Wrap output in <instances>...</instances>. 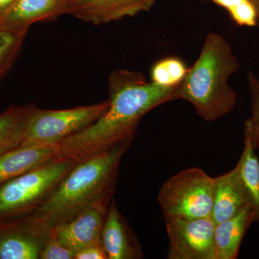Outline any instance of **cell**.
<instances>
[{"mask_svg": "<svg viewBox=\"0 0 259 259\" xmlns=\"http://www.w3.org/2000/svg\"><path fill=\"white\" fill-rule=\"evenodd\" d=\"M107 111L88 127L56 146V159L79 162L104 152L115 145L134 139L140 121L146 113L174 100L176 88L148 82L141 73L118 70L109 76Z\"/></svg>", "mask_w": 259, "mask_h": 259, "instance_id": "obj_1", "label": "cell"}, {"mask_svg": "<svg viewBox=\"0 0 259 259\" xmlns=\"http://www.w3.org/2000/svg\"><path fill=\"white\" fill-rule=\"evenodd\" d=\"M133 139L76 162L42 204L25 215L31 222L52 230L100 202H110L115 194L119 166Z\"/></svg>", "mask_w": 259, "mask_h": 259, "instance_id": "obj_2", "label": "cell"}, {"mask_svg": "<svg viewBox=\"0 0 259 259\" xmlns=\"http://www.w3.org/2000/svg\"><path fill=\"white\" fill-rule=\"evenodd\" d=\"M239 68L229 42L209 32L198 59L174 91V100L190 102L207 122L221 119L236 107L238 95L228 79Z\"/></svg>", "mask_w": 259, "mask_h": 259, "instance_id": "obj_3", "label": "cell"}, {"mask_svg": "<svg viewBox=\"0 0 259 259\" xmlns=\"http://www.w3.org/2000/svg\"><path fill=\"white\" fill-rule=\"evenodd\" d=\"M76 163L55 159L0 185V221L33 212Z\"/></svg>", "mask_w": 259, "mask_h": 259, "instance_id": "obj_4", "label": "cell"}, {"mask_svg": "<svg viewBox=\"0 0 259 259\" xmlns=\"http://www.w3.org/2000/svg\"><path fill=\"white\" fill-rule=\"evenodd\" d=\"M214 189V178L201 168L180 171L168 179L158 193L163 217H212Z\"/></svg>", "mask_w": 259, "mask_h": 259, "instance_id": "obj_5", "label": "cell"}, {"mask_svg": "<svg viewBox=\"0 0 259 259\" xmlns=\"http://www.w3.org/2000/svg\"><path fill=\"white\" fill-rule=\"evenodd\" d=\"M110 100L66 110L34 108L21 146H56L88 127L108 109Z\"/></svg>", "mask_w": 259, "mask_h": 259, "instance_id": "obj_6", "label": "cell"}, {"mask_svg": "<svg viewBox=\"0 0 259 259\" xmlns=\"http://www.w3.org/2000/svg\"><path fill=\"white\" fill-rule=\"evenodd\" d=\"M169 259H217L212 217L164 218Z\"/></svg>", "mask_w": 259, "mask_h": 259, "instance_id": "obj_7", "label": "cell"}, {"mask_svg": "<svg viewBox=\"0 0 259 259\" xmlns=\"http://www.w3.org/2000/svg\"><path fill=\"white\" fill-rule=\"evenodd\" d=\"M51 230L23 216L0 221V259H40Z\"/></svg>", "mask_w": 259, "mask_h": 259, "instance_id": "obj_8", "label": "cell"}, {"mask_svg": "<svg viewBox=\"0 0 259 259\" xmlns=\"http://www.w3.org/2000/svg\"><path fill=\"white\" fill-rule=\"evenodd\" d=\"M110 202H100L90 206L71 221L51 230L58 241L76 252L101 244V232Z\"/></svg>", "mask_w": 259, "mask_h": 259, "instance_id": "obj_9", "label": "cell"}, {"mask_svg": "<svg viewBox=\"0 0 259 259\" xmlns=\"http://www.w3.org/2000/svg\"><path fill=\"white\" fill-rule=\"evenodd\" d=\"M156 0H69L68 14L100 25L148 11Z\"/></svg>", "mask_w": 259, "mask_h": 259, "instance_id": "obj_10", "label": "cell"}, {"mask_svg": "<svg viewBox=\"0 0 259 259\" xmlns=\"http://www.w3.org/2000/svg\"><path fill=\"white\" fill-rule=\"evenodd\" d=\"M101 244L107 259H137L144 256L139 240L112 199L101 232Z\"/></svg>", "mask_w": 259, "mask_h": 259, "instance_id": "obj_11", "label": "cell"}, {"mask_svg": "<svg viewBox=\"0 0 259 259\" xmlns=\"http://www.w3.org/2000/svg\"><path fill=\"white\" fill-rule=\"evenodd\" d=\"M69 0H17L0 17V27L28 31L32 24L68 14Z\"/></svg>", "mask_w": 259, "mask_h": 259, "instance_id": "obj_12", "label": "cell"}, {"mask_svg": "<svg viewBox=\"0 0 259 259\" xmlns=\"http://www.w3.org/2000/svg\"><path fill=\"white\" fill-rule=\"evenodd\" d=\"M212 218L215 224L226 221L251 204L250 196L238 175L236 166L215 177Z\"/></svg>", "mask_w": 259, "mask_h": 259, "instance_id": "obj_13", "label": "cell"}, {"mask_svg": "<svg viewBox=\"0 0 259 259\" xmlns=\"http://www.w3.org/2000/svg\"><path fill=\"white\" fill-rule=\"evenodd\" d=\"M253 222H255L254 210L248 204L236 215L215 224L214 247L217 259L238 258L243 237Z\"/></svg>", "mask_w": 259, "mask_h": 259, "instance_id": "obj_14", "label": "cell"}, {"mask_svg": "<svg viewBox=\"0 0 259 259\" xmlns=\"http://www.w3.org/2000/svg\"><path fill=\"white\" fill-rule=\"evenodd\" d=\"M56 146H21L0 156V185L56 159Z\"/></svg>", "mask_w": 259, "mask_h": 259, "instance_id": "obj_15", "label": "cell"}, {"mask_svg": "<svg viewBox=\"0 0 259 259\" xmlns=\"http://www.w3.org/2000/svg\"><path fill=\"white\" fill-rule=\"evenodd\" d=\"M35 107L12 106L0 114V156L21 146Z\"/></svg>", "mask_w": 259, "mask_h": 259, "instance_id": "obj_16", "label": "cell"}, {"mask_svg": "<svg viewBox=\"0 0 259 259\" xmlns=\"http://www.w3.org/2000/svg\"><path fill=\"white\" fill-rule=\"evenodd\" d=\"M244 146L241 158L236 165L238 175L249 194L255 212V222H259V161L255 153L249 122L244 126Z\"/></svg>", "mask_w": 259, "mask_h": 259, "instance_id": "obj_17", "label": "cell"}, {"mask_svg": "<svg viewBox=\"0 0 259 259\" xmlns=\"http://www.w3.org/2000/svg\"><path fill=\"white\" fill-rule=\"evenodd\" d=\"M188 68L178 58L161 59L151 68V81L164 88H176L184 79Z\"/></svg>", "mask_w": 259, "mask_h": 259, "instance_id": "obj_18", "label": "cell"}, {"mask_svg": "<svg viewBox=\"0 0 259 259\" xmlns=\"http://www.w3.org/2000/svg\"><path fill=\"white\" fill-rule=\"evenodd\" d=\"M28 32L0 27V81L14 64Z\"/></svg>", "mask_w": 259, "mask_h": 259, "instance_id": "obj_19", "label": "cell"}, {"mask_svg": "<svg viewBox=\"0 0 259 259\" xmlns=\"http://www.w3.org/2000/svg\"><path fill=\"white\" fill-rule=\"evenodd\" d=\"M248 86L251 96V117L248 119L255 148L259 146V79L252 71L248 75Z\"/></svg>", "mask_w": 259, "mask_h": 259, "instance_id": "obj_20", "label": "cell"}, {"mask_svg": "<svg viewBox=\"0 0 259 259\" xmlns=\"http://www.w3.org/2000/svg\"><path fill=\"white\" fill-rule=\"evenodd\" d=\"M74 252L61 244L51 231L40 253V259H74Z\"/></svg>", "mask_w": 259, "mask_h": 259, "instance_id": "obj_21", "label": "cell"}, {"mask_svg": "<svg viewBox=\"0 0 259 259\" xmlns=\"http://www.w3.org/2000/svg\"><path fill=\"white\" fill-rule=\"evenodd\" d=\"M74 259H107L102 245H92L76 252Z\"/></svg>", "mask_w": 259, "mask_h": 259, "instance_id": "obj_22", "label": "cell"}, {"mask_svg": "<svg viewBox=\"0 0 259 259\" xmlns=\"http://www.w3.org/2000/svg\"><path fill=\"white\" fill-rule=\"evenodd\" d=\"M17 0H0V17L11 8Z\"/></svg>", "mask_w": 259, "mask_h": 259, "instance_id": "obj_23", "label": "cell"}, {"mask_svg": "<svg viewBox=\"0 0 259 259\" xmlns=\"http://www.w3.org/2000/svg\"><path fill=\"white\" fill-rule=\"evenodd\" d=\"M248 1H250L253 5V6L255 7L259 18V0H248Z\"/></svg>", "mask_w": 259, "mask_h": 259, "instance_id": "obj_24", "label": "cell"}, {"mask_svg": "<svg viewBox=\"0 0 259 259\" xmlns=\"http://www.w3.org/2000/svg\"><path fill=\"white\" fill-rule=\"evenodd\" d=\"M258 148H259V146H258Z\"/></svg>", "mask_w": 259, "mask_h": 259, "instance_id": "obj_25", "label": "cell"}]
</instances>
